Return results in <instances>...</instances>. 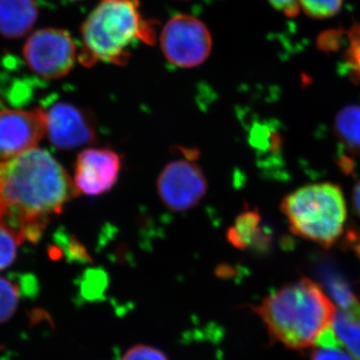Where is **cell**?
<instances>
[{
    "label": "cell",
    "instance_id": "7",
    "mask_svg": "<svg viewBox=\"0 0 360 360\" xmlns=\"http://www.w3.org/2000/svg\"><path fill=\"white\" fill-rule=\"evenodd\" d=\"M160 44L167 60L184 68L205 63L212 49V35L205 23L186 14L168 21L161 33Z\"/></svg>",
    "mask_w": 360,
    "mask_h": 360
},
{
    "label": "cell",
    "instance_id": "1",
    "mask_svg": "<svg viewBox=\"0 0 360 360\" xmlns=\"http://www.w3.org/2000/svg\"><path fill=\"white\" fill-rule=\"evenodd\" d=\"M77 195L70 174L44 149L0 160V225L22 243H37L52 217Z\"/></svg>",
    "mask_w": 360,
    "mask_h": 360
},
{
    "label": "cell",
    "instance_id": "10",
    "mask_svg": "<svg viewBox=\"0 0 360 360\" xmlns=\"http://www.w3.org/2000/svg\"><path fill=\"white\" fill-rule=\"evenodd\" d=\"M120 153L110 148H87L78 155L73 184L78 194L96 196L111 191L122 172Z\"/></svg>",
    "mask_w": 360,
    "mask_h": 360
},
{
    "label": "cell",
    "instance_id": "20",
    "mask_svg": "<svg viewBox=\"0 0 360 360\" xmlns=\"http://www.w3.org/2000/svg\"><path fill=\"white\" fill-rule=\"evenodd\" d=\"M348 37L349 45L345 56V63L352 79L360 82V25L352 28Z\"/></svg>",
    "mask_w": 360,
    "mask_h": 360
},
{
    "label": "cell",
    "instance_id": "9",
    "mask_svg": "<svg viewBox=\"0 0 360 360\" xmlns=\"http://www.w3.org/2000/svg\"><path fill=\"white\" fill-rule=\"evenodd\" d=\"M46 135L44 108L0 111V160L39 148Z\"/></svg>",
    "mask_w": 360,
    "mask_h": 360
},
{
    "label": "cell",
    "instance_id": "16",
    "mask_svg": "<svg viewBox=\"0 0 360 360\" xmlns=\"http://www.w3.org/2000/svg\"><path fill=\"white\" fill-rule=\"evenodd\" d=\"M20 288L6 277L0 276V324L8 321L18 309Z\"/></svg>",
    "mask_w": 360,
    "mask_h": 360
},
{
    "label": "cell",
    "instance_id": "3",
    "mask_svg": "<svg viewBox=\"0 0 360 360\" xmlns=\"http://www.w3.org/2000/svg\"><path fill=\"white\" fill-rule=\"evenodd\" d=\"M79 61L127 65L137 41L153 44L155 30L139 13V0H101L82 26Z\"/></svg>",
    "mask_w": 360,
    "mask_h": 360
},
{
    "label": "cell",
    "instance_id": "8",
    "mask_svg": "<svg viewBox=\"0 0 360 360\" xmlns=\"http://www.w3.org/2000/svg\"><path fill=\"white\" fill-rule=\"evenodd\" d=\"M44 111L46 134L56 148L71 150L97 141L96 120L84 108L58 101Z\"/></svg>",
    "mask_w": 360,
    "mask_h": 360
},
{
    "label": "cell",
    "instance_id": "13",
    "mask_svg": "<svg viewBox=\"0 0 360 360\" xmlns=\"http://www.w3.org/2000/svg\"><path fill=\"white\" fill-rule=\"evenodd\" d=\"M333 329L340 345L355 360H360V303L336 310Z\"/></svg>",
    "mask_w": 360,
    "mask_h": 360
},
{
    "label": "cell",
    "instance_id": "15",
    "mask_svg": "<svg viewBox=\"0 0 360 360\" xmlns=\"http://www.w3.org/2000/svg\"><path fill=\"white\" fill-rule=\"evenodd\" d=\"M311 360H355L336 338L333 329L321 336L311 354Z\"/></svg>",
    "mask_w": 360,
    "mask_h": 360
},
{
    "label": "cell",
    "instance_id": "11",
    "mask_svg": "<svg viewBox=\"0 0 360 360\" xmlns=\"http://www.w3.org/2000/svg\"><path fill=\"white\" fill-rule=\"evenodd\" d=\"M39 16L35 0H0V34L20 39L32 30Z\"/></svg>",
    "mask_w": 360,
    "mask_h": 360
},
{
    "label": "cell",
    "instance_id": "2",
    "mask_svg": "<svg viewBox=\"0 0 360 360\" xmlns=\"http://www.w3.org/2000/svg\"><path fill=\"white\" fill-rule=\"evenodd\" d=\"M255 311L272 340L297 350L316 345L333 328L336 314L321 286L307 277L266 296Z\"/></svg>",
    "mask_w": 360,
    "mask_h": 360
},
{
    "label": "cell",
    "instance_id": "22",
    "mask_svg": "<svg viewBox=\"0 0 360 360\" xmlns=\"http://www.w3.org/2000/svg\"><path fill=\"white\" fill-rule=\"evenodd\" d=\"M270 4L284 15L295 18L300 13V0H269Z\"/></svg>",
    "mask_w": 360,
    "mask_h": 360
},
{
    "label": "cell",
    "instance_id": "23",
    "mask_svg": "<svg viewBox=\"0 0 360 360\" xmlns=\"http://www.w3.org/2000/svg\"><path fill=\"white\" fill-rule=\"evenodd\" d=\"M352 205H354V212L360 219V179L356 182L352 193Z\"/></svg>",
    "mask_w": 360,
    "mask_h": 360
},
{
    "label": "cell",
    "instance_id": "18",
    "mask_svg": "<svg viewBox=\"0 0 360 360\" xmlns=\"http://www.w3.org/2000/svg\"><path fill=\"white\" fill-rule=\"evenodd\" d=\"M21 243L22 241L14 232L0 225V270L13 264Z\"/></svg>",
    "mask_w": 360,
    "mask_h": 360
},
{
    "label": "cell",
    "instance_id": "12",
    "mask_svg": "<svg viewBox=\"0 0 360 360\" xmlns=\"http://www.w3.org/2000/svg\"><path fill=\"white\" fill-rule=\"evenodd\" d=\"M227 240L234 248H264L269 245V232L262 226V215L257 210H245L238 215L226 234Z\"/></svg>",
    "mask_w": 360,
    "mask_h": 360
},
{
    "label": "cell",
    "instance_id": "21",
    "mask_svg": "<svg viewBox=\"0 0 360 360\" xmlns=\"http://www.w3.org/2000/svg\"><path fill=\"white\" fill-rule=\"evenodd\" d=\"M122 360H168L167 355L158 348L148 345H135L127 350Z\"/></svg>",
    "mask_w": 360,
    "mask_h": 360
},
{
    "label": "cell",
    "instance_id": "19",
    "mask_svg": "<svg viewBox=\"0 0 360 360\" xmlns=\"http://www.w3.org/2000/svg\"><path fill=\"white\" fill-rule=\"evenodd\" d=\"M250 142L258 149L277 151L281 149V135L265 124H257L251 130Z\"/></svg>",
    "mask_w": 360,
    "mask_h": 360
},
{
    "label": "cell",
    "instance_id": "4",
    "mask_svg": "<svg viewBox=\"0 0 360 360\" xmlns=\"http://www.w3.org/2000/svg\"><path fill=\"white\" fill-rule=\"evenodd\" d=\"M290 231L298 238L330 248L342 236L347 210L336 184H309L288 194L281 205Z\"/></svg>",
    "mask_w": 360,
    "mask_h": 360
},
{
    "label": "cell",
    "instance_id": "14",
    "mask_svg": "<svg viewBox=\"0 0 360 360\" xmlns=\"http://www.w3.org/2000/svg\"><path fill=\"white\" fill-rule=\"evenodd\" d=\"M335 132L345 150L352 155H360V105L345 106L338 113Z\"/></svg>",
    "mask_w": 360,
    "mask_h": 360
},
{
    "label": "cell",
    "instance_id": "6",
    "mask_svg": "<svg viewBox=\"0 0 360 360\" xmlns=\"http://www.w3.org/2000/svg\"><path fill=\"white\" fill-rule=\"evenodd\" d=\"M186 158L172 161L158 179V191L163 205L174 212L195 207L207 193V180L196 163L198 153L184 149Z\"/></svg>",
    "mask_w": 360,
    "mask_h": 360
},
{
    "label": "cell",
    "instance_id": "17",
    "mask_svg": "<svg viewBox=\"0 0 360 360\" xmlns=\"http://www.w3.org/2000/svg\"><path fill=\"white\" fill-rule=\"evenodd\" d=\"M343 0H300V8L317 20L333 18L340 13Z\"/></svg>",
    "mask_w": 360,
    "mask_h": 360
},
{
    "label": "cell",
    "instance_id": "5",
    "mask_svg": "<svg viewBox=\"0 0 360 360\" xmlns=\"http://www.w3.org/2000/svg\"><path fill=\"white\" fill-rule=\"evenodd\" d=\"M77 45L70 32L60 28H42L28 37L23 58L30 70L52 80L65 77L77 60Z\"/></svg>",
    "mask_w": 360,
    "mask_h": 360
}]
</instances>
